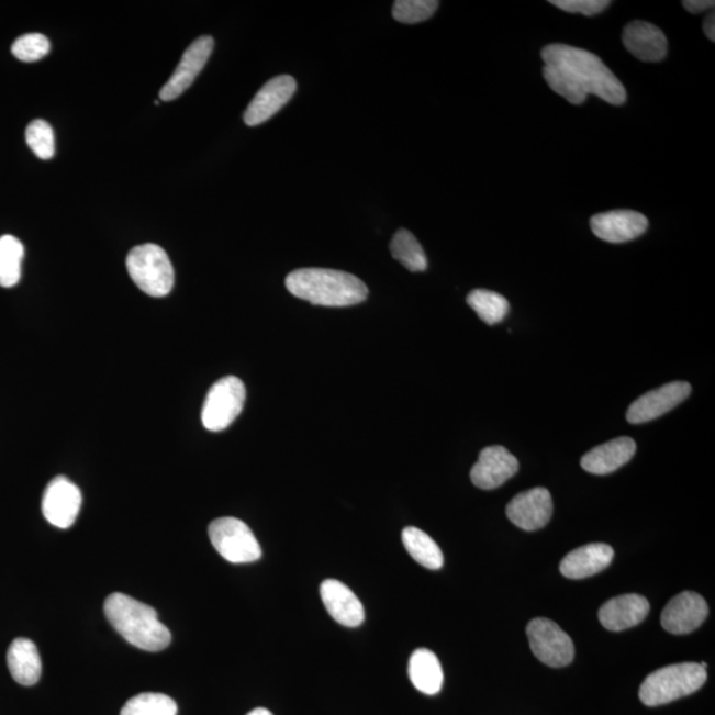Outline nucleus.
Segmentation results:
<instances>
[{
    "mask_svg": "<svg viewBox=\"0 0 715 715\" xmlns=\"http://www.w3.org/2000/svg\"><path fill=\"white\" fill-rule=\"evenodd\" d=\"M543 59L546 82L572 105L584 104L589 94L611 105H623L627 101V90L621 80L590 51L551 44L544 48Z\"/></svg>",
    "mask_w": 715,
    "mask_h": 715,
    "instance_id": "obj_1",
    "label": "nucleus"
},
{
    "mask_svg": "<svg viewBox=\"0 0 715 715\" xmlns=\"http://www.w3.org/2000/svg\"><path fill=\"white\" fill-rule=\"evenodd\" d=\"M288 291L294 298L313 305L345 308L360 304L369 295V289L358 277L343 270L304 268L293 270L286 280Z\"/></svg>",
    "mask_w": 715,
    "mask_h": 715,
    "instance_id": "obj_2",
    "label": "nucleus"
},
{
    "mask_svg": "<svg viewBox=\"0 0 715 715\" xmlns=\"http://www.w3.org/2000/svg\"><path fill=\"white\" fill-rule=\"evenodd\" d=\"M104 611L112 627L132 646L147 652H159L170 646L171 633L150 605L114 592L108 596Z\"/></svg>",
    "mask_w": 715,
    "mask_h": 715,
    "instance_id": "obj_3",
    "label": "nucleus"
},
{
    "mask_svg": "<svg viewBox=\"0 0 715 715\" xmlns=\"http://www.w3.org/2000/svg\"><path fill=\"white\" fill-rule=\"evenodd\" d=\"M706 680V669L701 663H674L649 674L640 686L639 697L647 706L666 705L700 691Z\"/></svg>",
    "mask_w": 715,
    "mask_h": 715,
    "instance_id": "obj_4",
    "label": "nucleus"
},
{
    "mask_svg": "<svg viewBox=\"0 0 715 715\" xmlns=\"http://www.w3.org/2000/svg\"><path fill=\"white\" fill-rule=\"evenodd\" d=\"M126 268L142 292L165 298L174 287V268L169 255L157 244L135 247L126 257Z\"/></svg>",
    "mask_w": 715,
    "mask_h": 715,
    "instance_id": "obj_5",
    "label": "nucleus"
},
{
    "mask_svg": "<svg viewBox=\"0 0 715 715\" xmlns=\"http://www.w3.org/2000/svg\"><path fill=\"white\" fill-rule=\"evenodd\" d=\"M212 546L231 563H250L261 558V547L246 522L234 517L212 521L209 526Z\"/></svg>",
    "mask_w": 715,
    "mask_h": 715,
    "instance_id": "obj_6",
    "label": "nucleus"
},
{
    "mask_svg": "<svg viewBox=\"0 0 715 715\" xmlns=\"http://www.w3.org/2000/svg\"><path fill=\"white\" fill-rule=\"evenodd\" d=\"M246 386L236 377H224L212 386L202 410V423L211 433L228 428L242 414L246 403Z\"/></svg>",
    "mask_w": 715,
    "mask_h": 715,
    "instance_id": "obj_7",
    "label": "nucleus"
},
{
    "mask_svg": "<svg viewBox=\"0 0 715 715\" xmlns=\"http://www.w3.org/2000/svg\"><path fill=\"white\" fill-rule=\"evenodd\" d=\"M533 653L551 668H563L574 660L576 648L571 637L549 618H534L526 628Z\"/></svg>",
    "mask_w": 715,
    "mask_h": 715,
    "instance_id": "obj_8",
    "label": "nucleus"
},
{
    "mask_svg": "<svg viewBox=\"0 0 715 715\" xmlns=\"http://www.w3.org/2000/svg\"><path fill=\"white\" fill-rule=\"evenodd\" d=\"M82 495L80 489L67 477L57 476L49 482L42 501L45 520L59 529H68L80 513Z\"/></svg>",
    "mask_w": 715,
    "mask_h": 715,
    "instance_id": "obj_9",
    "label": "nucleus"
},
{
    "mask_svg": "<svg viewBox=\"0 0 715 715\" xmlns=\"http://www.w3.org/2000/svg\"><path fill=\"white\" fill-rule=\"evenodd\" d=\"M214 38L211 36H202L197 38L194 43L186 49L182 60L174 70L170 80L166 86L160 89L159 98L163 101H172L179 98L185 90L192 86L199 74L202 72L205 64H208L212 49H214Z\"/></svg>",
    "mask_w": 715,
    "mask_h": 715,
    "instance_id": "obj_10",
    "label": "nucleus"
},
{
    "mask_svg": "<svg viewBox=\"0 0 715 715\" xmlns=\"http://www.w3.org/2000/svg\"><path fill=\"white\" fill-rule=\"evenodd\" d=\"M692 386L686 382H672L647 392L636 399L627 412L630 424H643L668 414L691 395Z\"/></svg>",
    "mask_w": 715,
    "mask_h": 715,
    "instance_id": "obj_11",
    "label": "nucleus"
},
{
    "mask_svg": "<svg viewBox=\"0 0 715 715\" xmlns=\"http://www.w3.org/2000/svg\"><path fill=\"white\" fill-rule=\"evenodd\" d=\"M507 518L522 530L543 529L552 515L551 494L545 488H534L520 493L506 506Z\"/></svg>",
    "mask_w": 715,
    "mask_h": 715,
    "instance_id": "obj_12",
    "label": "nucleus"
},
{
    "mask_svg": "<svg viewBox=\"0 0 715 715\" xmlns=\"http://www.w3.org/2000/svg\"><path fill=\"white\" fill-rule=\"evenodd\" d=\"M518 469V460L506 448L488 447L481 450L479 461L470 470V480L477 488L493 491L512 479Z\"/></svg>",
    "mask_w": 715,
    "mask_h": 715,
    "instance_id": "obj_13",
    "label": "nucleus"
},
{
    "mask_svg": "<svg viewBox=\"0 0 715 715\" xmlns=\"http://www.w3.org/2000/svg\"><path fill=\"white\" fill-rule=\"evenodd\" d=\"M591 231L601 241L614 244L635 241L646 234L648 219L633 210L603 212L591 217Z\"/></svg>",
    "mask_w": 715,
    "mask_h": 715,
    "instance_id": "obj_14",
    "label": "nucleus"
},
{
    "mask_svg": "<svg viewBox=\"0 0 715 715\" xmlns=\"http://www.w3.org/2000/svg\"><path fill=\"white\" fill-rule=\"evenodd\" d=\"M708 614L704 597L685 591L674 596L661 614L663 629L673 635H686L701 627Z\"/></svg>",
    "mask_w": 715,
    "mask_h": 715,
    "instance_id": "obj_15",
    "label": "nucleus"
},
{
    "mask_svg": "<svg viewBox=\"0 0 715 715\" xmlns=\"http://www.w3.org/2000/svg\"><path fill=\"white\" fill-rule=\"evenodd\" d=\"M298 89L292 76L282 75L269 80L257 93L244 113L248 126L264 124L288 104Z\"/></svg>",
    "mask_w": 715,
    "mask_h": 715,
    "instance_id": "obj_16",
    "label": "nucleus"
},
{
    "mask_svg": "<svg viewBox=\"0 0 715 715\" xmlns=\"http://www.w3.org/2000/svg\"><path fill=\"white\" fill-rule=\"evenodd\" d=\"M322 602L340 626L356 628L365 621V608L354 592L337 579H326L320 588Z\"/></svg>",
    "mask_w": 715,
    "mask_h": 715,
    "instance_id": "obj_17",
    "label": "nucleus"
},
{
    "mask_svg": "<svg viewBox=\"0 0 715 715\" xmlns=\"http://www.w3.org/2000/svg\"><path fill=\"white\" fill-rule=\"evenodd\" d=\"M623 44L640 62H661L668 54L666 35L659 27L647 22L629 23L623 31Z\"/></svg>",
    "mask_w": 715,
    "mask_h": 715,
    "instance_id": "obj_18",
    "label": "nucleus"
},
{
    "mask_svg": "<svg viewBox=\"0 0 715 715\" xmlns=\"http://www.w3.org/2000/svg\"><path fill=\"white\" fill-rule=\"evenodd\" d=\"M649 602L637 594H627L611 599L599 610V621L605 629L621 630L639 626L649 614Z\"/></svg>",
    "mask_w": 715,
    "mask_h": 715,
    "instance_id": "obj_19",
    "label": "nucleus"
},
{
    "mask_svg": "<svg viewBox=\"0 0 715 715\" xmlns=\"http://www.w3.org/2000/svg\"><path fill=\"white\" fill-rule=\"evenodd\" d=\"M614 556V549L610 545H585L567 554L559 569L566 578L584 579L607 569Z\"/></svg>",
    "mask_w": 715,
    "mask_h": 715,
    "instance_id": "obj_20",
    "label": "nucleus"
},
{
    "mask_svg": "<svg viewBox=\"0 0 715 715\" xmlns=\"http://www.w3.org/2000/svg\"><path fill=\"white\" fill-rule=\"evenodd\" d=\"M635 454L636 443L630 437H618L591 449L582 457L581 466L592 474H610L626 466Z\"/></svg>",
    "mask_w": 715,
    "mask_h": 715,
    "instance_id": "obj_21",
    "label": "nucleus"
},
{
    "mask_svg": "<svg viewBox=\"0 0 715 715\" xmlns=\"http://www.w3.org/2000/svg\"><path fill=\"white\" fill-rule=\"evenodd\" d=\"M8 663L12 679L24 686L35 685L42 675L41 655L34 641L19 637L11 643Z\"/></svg>",
    "mask_w": 715,
    "mask_h": 715,
    "instance_id": "obj_22",
    "label": "nucleus"
},
{
    "mask_svg": "<svg viewBox=\"0 0 715 715\" xmlns=\"http://www.w3.org/2000/svg\"><path fill=\"white\" fill-rule=\"evenodd\" d=\"M409 674L418 692L435 695L442 691L444 682L442 663L429 649H416L411 655Z\"/></svg>",
    "mask_w": 715,
    "mask_h": 715,
    "instance_id": "obj_23",
    "label": "nucleus"
},
{
    "mask_svg": "<svg viewBox=\"0 0 715 715\" xmlns=\"http://www.w3.org/2000/svg\"><path fill=\"white\" fill-rule=\"evenodd\" d=\"M405 550L418 565L429 570H439L444 565V556L435 540L417 527H405L402 533Z\"/></svg>",
    "mask_w": 715,
    "mask_h": 715,
    "instance_id": "obj_24",
    "label": "nucleus"
},
{
    "mask_svg": "<svg viewBox=\"0 0 715 715\" xmlns=\"http://www.w3.org/2000/svg\"><path fill=\"white\" fill-rule=\"evenodd\" d=\"M391 254L411 272H424L428 267L427 256L414 234L399 230L391 242Z\"/></svg>",
    "mask_w": 715,
    "mask_h": 715,
    "instance_id": "obj_25",
    "label": "nucleus"
},
{
    "mask_svg": "<svg viewBox=\"0 0 715 715\" xmlns=\"http://www.w3.org/2000/svg\"><path fill=\"white\" fill-rule=\"evenodd\" d=\"M24 247L16 237H0V287H15L22 276Z\"/></svg>",
    "mask_w": 715,
    "mask_h": 715,
    "instance_id": "obj_26",
    "label": "nucleus"
},
{
    "mask_svg": "<svg viewBox=\"0 0 715 715\" xmlns=\"http://www.w3.org/2000/svg\"><path fill=\"white\" fill-rule=\"evenodd\" d=\"M468 305L479 315L488 325L500 324L509 313V301L495 292L477 289L470 292L467 298Z\"/></svg>",
    "mask_w": 715,
    "mask_h": 715,
    "instance_id": "obj_27",
    "label": "nucleus"
},
{
    "mask_svg": "<svg viewBox=\"0 0 715 715\" xmlns=\"http://www.w3.org/2000/svg\"><path fill=\"white\" fill-rule=\"evenodd\" d=\"M178 706L169 695L142 693L129 700L121 715H177Z\"/></svg>",
    "mask_w": 715,
    "mask_h": 715,
    "instance_id": "obj_28",
    "label": "nucleus"
},
{
    "mask_svg": "<svg viewBox=\"0 0 715 715\" xmlns=\"http://www.w3.org/2000/svg\"><path fill=\"white\" fill-rule=\"evenodd\" d=\"M439 4L436 0H398L392 16L404 24L422 23L434 16Z\"/></svg>",
    "mask_w": 715,
    "mask_h": 715,
    "instance_id": "obj_29",
    "label": "nucleus"
},
{
    "mask_svg": "<svg viewBox=\"0 0 715 715\" xmlns=\"http://www.w3.org/2000/svg\"><path fill=\"white\" fill-rule=\"evenodd\" d=\"M25 141L30 149L41 159H51L55 154V134L53 127L43 120L32 121L25 131Z\"/></svg>",
    "mask_w": 715,
    "mask_h": 715,
    "instance_id": "obj_30",
    "label": "nucleus"
},
{
    "mask_svg": "<svg viewBox=\"0 0 715 715\" xmlns=\"http://www.w3.org/2000/svg\"><path fill=\"white\" fill-rule=\"evenodd\" d=\"M51 44L47 37L42 34H29L16 38L12 44V55L16 59L32 63L43 59L49 54Z\"/></svg>",
    "mask_w": 715,
    "mask_h": 715,
    "instance_id": "obj_31",
    "label": "nucleus"
},
{
    "mask_svg": "<svg viewBox=\"0 0 715 715\" xmlns=\"http://www.w3.org/2000/svg\"><path fill=\"white\" fill-rule=\"evenodd\" d=\"M550 3L560 10L570 12V14L585 16L602 14L611 5L608 0H552Z\"/></svg>",
    "mask_w": 715,
    "mask_h": 715,
    "instance_id": "obj_32",
    "label": "nucleus"
},
{
    "mask_svg": "<svg viewBox=\"0 0 715 715\" xmlns=\"http://www.w3.org/2000/svg\"><path fill=\"white\" fill-rule=\"evenodd\" d=\"M682 4L691 14L699 15L701 12L713 10L715 2L713 0H685Z\"/></svg>",
    "mask_w": 715,
    "mask_h": 715,
    "instance_id": "obj_33",
    "label": "nucleus"
},
{
    "mask_svg": "<svg viewBox=\"0 0 715 715\" xmlns=\"http://www.w3.org/2000/svg\"><path fill=\"white\" fill-rule=\"evenodd\" d=\"M704 32H705V35L707 36L708 41L714 43L715 42V15H714V12H712V14L708 15L705 19Z\"/></svg>",
    "mask_w": 715,
    "mask_h": 715,
    "instance_id": "obj_34",
    "label": "nucleus"
},
{
    "mask_svg": "<svg viewBox=\"0 0 715 715\" xmlns=\"http://www.w3.org/2000/svg\"><path fill=\"white\" fill-rule=\"evenodd\" d=\"M247 715H273V714L270 713L266 707H257L254 708L253 712H249Z\"/></svg>",
    "mask_w": 715,
    "mask_h": 715,
    "instance_id": "obj_35",
    "label": "nucleus"
}]
</instances>
